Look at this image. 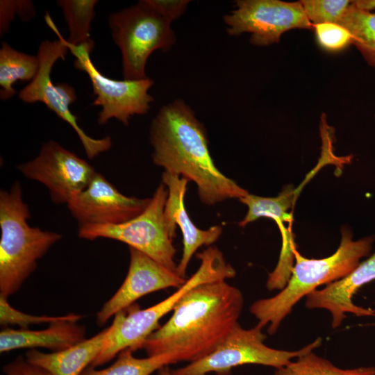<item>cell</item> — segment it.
Instances as JSON below:
<instances>
[{
    "mask_svg": "<svg viewBox=\"0 0 375 375\" xmlns=\"http://www.w3.org/2000/svg\"><path fill=\"white\" fill-rule=\"evenodd\" d=\"M244 297L226 280L188 290L169 319L142 344L148 356L172 355L176 362L196 361L212 352L239 324Z\"/></svg>",
    "mask_w": 375,
    "mask_h": 375,
    "instance_id": "6da1fadb",
    "label": "cell"
},
{
    "mask_svg": "<svg viewBox=\"0 0 375 375\" xmlns=\"http://www.w3.org/2000/svg\"><path fill=\"white\" fill-rule=\"evenodd\" d=\"M150 142L153 163L194 182L203 203L214 205L249 194L217 169L204 126L183 101L175 100L159 110L151 122Z\"/></svg>",
    "mask_w": 375,
    "mask_h": 375,
    "instance_id": "7a4b0ae2",
    "label": "cell"
},
{
    "mask_svg": "<svg viewBox=\"0 0 375 375\" xmlns=\"http://www.w3.org/2000/svg\"><path fill=\"white\" fill-rule=\"evenodd\" d=\"M352 231L341 228V241L335 253L319 258H307L293 249L294 265L289 279L281 291L269 298L255 301L249 308L260 326H267V333L274 334L281 322L303 297L322 285H328L349 274L368 257L373 248L374 235L353 240Z\"/></svg>",
    "mask_w": 375,
    "mask_h": 375,
    "instance_id": "3957f363",
    "label": "cell"
},
{
    "mask_svg": "<svg viewBox=\"0 0 375 375\" xmlns=\"http://www.w3.org/2000/svg\"><path fill=\"white\" fill-rule=\"evenodd\" d=\"M28 206L15 181L9 190L0 192V297L16 293L35 271L38 260L62 236L28 224Z\"/></svg>",
    "mask_w": 375,
    "mask_h": 375,
    "instance_id": "277c9868",
    "label": "cell"
},
{
    "mask_svg": "<svg viewBox=\"0 0 375 375\" xmlns=\"http://www.w3.org/2000/svg\"><path fill=\"white\" fill-rule=\"evenodd\" d=\"M197 257L201 260L198 269L170 296L144 309L133 303L115 315L112 333L90 366L95 367L106 364L126 349L133 352L142 349L147 338L160 326V320L173 310L188 290L200 284L226 280L235 276V269L226 262L216 247H209Z\"/></svg>",
    "mask_w": 375,
    "mask_h": 375,
    "instance_id": "5b68a950",
    "label": "cell"
},
{
    "mask_svg": "<svg viewBox=\"0 0 375 375\" xmlns=\"http://www.w3.org/2000/svg\"><path fill=\"white\" fill-rule=\"evenodd\" d=\"M171 24L144 0L109 16L112 38L122 53L124 80L147 78L145 69L150 55L156 50L167 51L176 42Z\"/></svg>",
    "mask_w": 375,
    "mask_h": 375,
    "instance_id": "8992f818",
    "label": "cell"
},
{
    "mask_svg": "<svg viewBox=\"0 0 375 375\" xmlns=\"http://www.w3.org/2000/svg\"><path fill=\"white\" fill-rule=\"evenodd\" d=\"M258 324L244 328L239 324L212 352L186 365L172 369L174 375H229L231 370L244 365H260L280 369L292 360L314 351L322 342L321 338L303 348L281 350L267 346L266 335Z\"/></svg>",
    "mask_w": 375,
    "mask_h": 375,
    "instance_id": "52a82bcc",
    "label": "cell"
},
{
    "mask_svg": "<svg viewBox=\"0 0 375 375\" xmlns=\"http://www.w3.org/2000/svg\"><path fill=\"white\" fill-rule=\"evenodd\" d=\"M44 19L47 25L58 35V39L42 41L38 50L40 61L38 72L35 78L19 92V99L25 103H43L58 117L69 124L77 134L85 154L93 159L107 151L112 146L110 137L96 139L87 135L77 123L76 117L71 112L70 106L76 100L74 88L65 83L54 85L51 73L56 62L65 60L68 52L65 39L61 35L48 12Z\"/></svg>",
    "mask_w": 375,
    "mask_h": 375,
    "instance_id": "ba28073f",
    "label": "cell"
},
{
    "mask_svg": "<svg viewBox=\"0 0 375 375\" xmlns=\"http://www.w3.org/2000/svg\"><path fill=\"white\" fill-rule=\"evenodd\" d=\"M168 190L160 184L147 208L136 217L119 224L88 225L78 228L80 238L94 240L108 238L124 242L150 256L167 268L176 272V249L165 218Z\"/></svg>",
    "mask_w": 375,
    "mask_h": 375,
    "instance_id": "9c48e42d",
    "label": "cell"
},
{
    "mask_svg": "<svg viewBox=\"0 0 375 375\" xmlns=\"http://www.w3.org/2000/svg\"><path fill=\"white\" fill-rule=\"evenodd\" d=\"M65 43L75 57L74 67L85 72L92 84L95 96L92 106L101 107L97 122L103 126L112 118H115L124 126H128L130 118L135 115L147 113L153 97L149 94L153 81L146 78L138 81L115 80L105 76L94 66L90 54L94 42H90L79 46Z\"/></svg>",
    "mask_w": 375,
    "mask_h": 375,
    "instance_id": "30bf717a",
    "label": "cell"
},
{
    "mask_svg": "<svg viewBox=\"0 0 375 375\" xmlns=\"http://www.w3.org/2000/svg\"><path fill=\"white\" fill-rule=\"evenodd\" d=\"M231 35L251 33L250 42L267 46L280 41L285 32L294 28L311 29L301 1L239 0L235 8L224 16Z\"/></svg>",
    "mask_w": 375,
    "mask_h": 375,
    "instance_id": "8fae6325",
    "label": "cell"
},
{
    "mask_svg": "<svg viewBox=\"0 0 375 375\" xmlns=\"http://www.w3.org/2000/svg\"><path fill=\"white\" fill-rule=\"evenodd\" d=\"M25 177L48 190L55 204H67L90 183L97 172L86 160L54 140L44 143L33 160L17 165Z\"/></svg>",
    "mask_w": 375,
    "mask_h": 375,
    "instance_id": "7c38bea8",
    "label": "cell"
},
{
    "mask_svg": "<svg viewBox=\"0 0 375 375\" xmlns=\"http://www.w3.org/2000/svg\"><path fill=\"white\" fill-rule=\"evenodd\" d=\"M151 199L125 196L97 172L88 185L74 196L67 206L78 227L119 224L140 215Z\"/></svg>",
    "mask_w": 375,
    "mask_h": 375,
    "instance_id": "4fadbf2b",
    "label": "cell"
},
{
    "mask_svg": "<svg viewBox=\"0 0 375 375\" xmlns=\"http://www.w3.org/2000/svg\"><path fill=\"white\" fill-rule=\"evenodd\" d=\"M129 267L124 281L97 314V323L100 326L140 298L169 288L178 289L187 280L134 248L129 247Z\"/></svg>",
    "mask_w": 375,
    "mask_h": 375,
    "instance_id": "5bb4252c",
    "label": "cell"
},
{
    "mask_svg": "<svg viewBox=\"0 0 375 375\" xmlns=\"http://www.w3.org/2000/svg\"><path fill=\"white\" fill-rule=\"evenodd\" d=\"M374 280L375 251L344 277L310 293L306 297L305 306L328 310L333 328L341 325L347 313L358 317L375 316V310L358 306L352 301L360 288Z\"/></svg>",
    "mask_w": 375,
    "mask_h": 375,
    "instance_id": "9a60e30c",
    "label": "cell"
},
{
    "mask_svg": "<svg viewBox=\"0 0 375 375\" xmlns=\"http://www.w3.org/2000/svg\"><path fill=\"white\" fill-rule=\"evenodd\" d=\"M162 179L168 190L164 211L167 225L173 238L176 226L180 228L183 235V254L177 264L176 273L185 278L186 270L192 256L201 246H210L215 243L222 235V227L217 225L202 230L196 226L184 206V197L189 181L165 171Z\"/></svg>",
    "mask_w": 375,
    "mask_h": 375,
    "instance_id": "2e32d148",
    "label": "cell"
},
{
    "mask_svg": "<svg viewBox=\"0 0 375 375\" xmlns=\"http://www.w3.org/2000/svg\"><path fill=\"white\" fill-rule=\"evenodd\" d=\"M78 320H60L49 324L45 329L36 331L4 327L0 332V352L40 347L53 352L66 349L86 339V327L78 324Z\"/></svg>",
    "mask_w": 375,
    "mask_h": 375,
    "instance_id": "e0dca14e",
    "label": "cell"
},
{
    "mask_svg": "<svg viewBox=\"0 0 375 375\" xmlns=\"http://www.w3.org/2000/svg\"><path fill=\"white\" fill-rule=\"evenodd\" d=\"M112 331V325L98 334L60 351L44 353L29 349L25 358L52 375H81L103 350Z\"/></svg>",
    "mask_w": 375,
    "mask_h": 375,
    "instance_id": "ac0fdd59",
    "label": "cell"
},
{
    "mask_svg": "<svg viewBox=\"0 0 375 375\" xmlns=\"http://www.w3.org/2000/svg\"><path fill=\"white\" fill-rule=\"evenodd\" d=\"M301 189L288 185L275 197H263L249 193L239 199L248 208L245 217L238 224L239 226L244 227L260 217H268L276 223L282 235L280 259L283 260H291L294 256V238L290 231L285 226V223L292 222V216L288 210L294 205Z\"/></svg>",
    "mask_w": 375,
    "mask_h": 375,
    "instance_id": "d6986e66",
    "label": "cell"
},
{
    "mask_svg": "<svg viewBox=\"0 0 375 375\" xmlns=\"http://www.w3.org/2000/svg\"><path fill=\"white\" fill-rule=\"evenodd\" d=\"M40 67L38 56L18 51L8 43L1 42L0 49V98L8 100L16 93L13 85L19 81H31Z\"/></svg>",
    "mask_w": 375,
    "mask_h": 375,
    "instance_id": "ffe728a7",
    "label": "cell"
},
{
    "mask_svg": "<svg viewBox=\"0 0 375 375\" xmlns=\"http://www.w3.org/2000/svg\"><path fill=\"white\" fill-rule=\"evenodd\" d=\"M338 24L349 32L352 44L367 64L375 67V13L359 9L351 1Z\"/></svg>",
    "mask_w": 375,
    "mask_h": 375,
    "instance_id": "44dd1931",
    "label": "cell"
},
{
    "mask_svg": "<svg viewBox=\"0 0 375 375\" xmlns=\"http://www.w3.org/2000/svg\"><path fill=\"white\" fill-rule=\"evenodd\" d=\"M177 363L175 358L168 353L148 356L138 358L130 349L122 351L116 360L108 367L96 369L88 367L81 375H151L162 367Z\"/></svg>",
    "mask_w": 375,
    "mask_h": 375,
    "instance_id": "7402d4cb",
    "label": "cell"
},
{
    "mask_svg": "<svg viewBox=\"0 0 375 375\" xmlns=\"http://www.w3.org/2000/svg\"><path fill=\"white\" fill-rule=\"evenodd\" d=\"M97 3V0L57 1L68 27L69 37L66 40L69 44L79 46L92 40L91 24Z\"/></svg>",
    "mask_w": 375,
    "mask_h": 375,
    "instance_id": "603a6c76",
    "label": "cell"
},
{
    "mask_svg": "<svg viewBox=\"0 0 375 375\" xmlns=\"http://www.w3.org/2000/svg\"><path fill=\"white\" fill-rule=\"evenodd\" d=\"M274 375H375V367L362 366L342 369L312 351L276 369Z\"/></svg>",
    "mask_w": 375,
    "mask_h": 375,
    "instance_id": "cb8c5ba5",
    "label": "cell"
},
{
    "mask_svg": "<svg viewBox=\"0 0 375 375\" xmlns=\"http://www.w3.org/2000/svg\"><path fill=\"white\" fill-rule=\"evenodd\" d=\"M306 15L313 25L338 24L351 1L348 0H303L300 1Z\"/></svg>",
    "mask_w": 375,
    "mask_h": 375,
    "instance_id": "d4e9b609",
    "label": "cell"
},
{
    "mask_svg": "<svg viewBox=\"0 0 375 375\" xmlns=\"http://www.w3.org/2000/svg\"><path fill=\"white\" fill-rule=\"evenodd\" d=\"M83 315L69 313L61 316L32 315L22 312L8 303L7 298L0 297V324L3 326L17 325L22 329H28L29 325L51 324L67 319H81Z\"/></svg>",
    "mask_w": 375,
    "mask_h": 375,
    "instance_id": "484cf974",
    "label": "cell"
},
{
    "mask_svg": "<svg viewBox=\"0 0 375 375\" xmlns=\"http://www.w3.org/2000/svg\"><path fill=\"white\" fill-rule=\"evenodd\" d=\"M314 26L317 42L326 51H340L352 44L349 32L338 24L324 23Z\"/></svg>",
    "mask_w": 375,
    "mask_h": 375,
    "instance_id": "4316f807",
    "label": "cell"
},
{
    "mask_svg": "<svg viewBox=\"0 0 375 375\" xmlns=\"http://www.w3.org/2000/svg\"><path fill=\"white\" fill-rule=\"evenodd\" d=\"M15 15L22 20L28 21L35 15L32 1L27 0L0 1V35L2 36L9 29Z\"/></svg>",
    "mask_w": 375,
    "mask_h": 375,
    "instance_id": "83f0119b",
    "label": "cell"
},
{
    "mask_svg": "<svg viewBox=\"0 0 375 375\" xmlns=\"http://www.w3.org/2000/svg\"><path fill=\"white\" fill-rule=\"evenodd\" d=\"M160 15L172 22L181 16L190 2L188 0H144Z\"/></svg>",
    "mask_w": 375,
    "mask_h": 375,
    "instance_id": "f1b7e54d",
    "label": "cell"
},
{
    "mask_svg": "<svg viewBox=\"0 0 375 375\" xmlns=\"http://www.w3.org/2000/svg\"><path fill=\"white\" fill-rule=\"evenodd\" d=\"M5 375H52L44 368L30 362L21 356L3 367Z\"/></svg>",
    "mask_w": 375,
    "mask_h": 375,
    "instance_id": "f546056e",
    "label": "cell"
},
{
    "mask_svg": "<svg viewBox=\"0 0 375 375\" xmlns=\"http://www.w3.org/2000/svg\"><path fill=\"white\" fill-rule=\"evenodd\" d=\"M353 3L359 9L370 11L375 9V0L352 1Z\"/></svg>",
    "mask_w": 375,
    "mask_h": 375,
    "instance_id": "4dcf8cb0",
    "label": "cell"
},
{
    "mask_svg": "<svg viewBox=\"0 0 375 375\" xmlns=\"http://www.w3.org/2000/svg\"><path fill=\"white\" fill-rule=\"evenodd\" d=\"M157 372V375H174L172 373V369H170L168 365L162 367Z\"/></svg>",
    "mask_w": 375,
    "mask_h": 375,
    "instance_id": "1f68e13d",
    "label": "cell"
}]
</instances>
